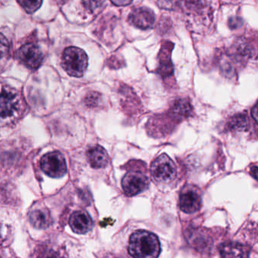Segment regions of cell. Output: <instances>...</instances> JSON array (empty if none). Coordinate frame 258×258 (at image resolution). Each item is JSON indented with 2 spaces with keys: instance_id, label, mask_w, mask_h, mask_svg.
Returning <instances> with one entry per match:
<instances>
[{
  "instance_id": "6da1fadb",
  "label": "cell",
  "mask_w": 258,
  "mask_h": 258,
  "mask_svg": "<svg viewBox=\"0 0 258 258\" xmlns=\"http://www.w3.org/2000/svg\"><path fill=\"white\" fill-rule=\"evenodd\" d=\"M128 252L132 257L138 258L157 257L161 248L156 235L145 230H138L131 236Z\"/></svg>"
},
{
  "instance_id": "7a4b0ae2",
  "label": "cell",
  "mask_w": 258,
  "mask_h": 258,
  "mask_svg": "<svg viewBox=\"0 0 258 258\" xmlns=\"http://www.w3.org/2000/svg\"><path fill=\"white\" fill-rule=\"evenodd\" d=\"M62 67L70 76L83 77L88 67L86 51L78 47H68L62 56Z\"/></svg>"
},
{
  "instance_id": "3957f363",
  "label": "cell",
  "mask_w": 258,
  "mask_h": 258,
  "mask_svg": "<svg viewBox=\"0 0 258 258\" xmlns=\"http://www.w3.org/2000/svg\"><path fill=\"white\" fill-rule=\"evenodd\" d=\"M21 101V95L18 91L3 88L0 91V122L18 118Z\"/></svg>"
},
{
  "instance_id": "277c9868",
  "label": "cell",
  "mask_w": 258,
  "mask_h": 258,
  "mask_svg": "<svg viewBox=\"0 0 258 258\" xmlns=\"http://www.w3.org/2000/svg\"><path fill=\"white\" fill-rule=\"evenodd\" d=\"M150 172L153 178L160 183H169L174 180L177 175L174 162L165 154L159 156L153 161Z\"/></svg>"
},
{
  "instance_id": "5b68a950",
  "label": "cell",
  "mask_w": 258,
  "mask_h": 258,
  "mask_svg": "<svg viewBox=\"0 0 258 258\" xmlns=\"http://www.w3.org/2000/svg\"><path fill=\"white\" fill-rule=\"evenodd\" d=\"M40 165L42 171L52 178H60L67 173L66 161L58 151L45 154L41 159Z\"/></svg>"
},
{
  "instance_id": "8992f818",
  "label": "cell",
  "mask_w": 258,
  "mask_h": 258,
  "mask_svg": "<svg viewBox=\"0 0 258 258\" xmlns=\"http://www.w3.org/2000/svg\"><path fill=\"white\" fill-rule=\"evenodd\" d=\"M148 177L138 171H130L125 174L122 181V189L125 195L135 196L148 188Z\"/></svg>"
},
{
  "instance_id": "52a82bcc",
  "label": "cell",
  "mask_w": 258,
  "mask_h": 258,
  "mask_svg": "<svg viewBox=\"0 0 258 258\" xmlns=\"http://www.w3.org/2000/svg\"><path fill=\"white\" fill-rule=\"evenodd\" d=\"M202 206V196L200 190L194 186H186L180 195V209L186 214L198 212Z\"/></svg>"
},
{
  "instance_id": "ba28073f",
  "label": "cell",
  "mask_w": 258,
  "mask_h": 258,
  "mask_svg": "<svg viewBox=\"0 0 258 258\" xmlns=\"http://www.w3.org/2000/svg\"><path fill=\"white\" fill-rule=\"evenodd\" d=\"M18 59L31 69L39 68L42 62V53L36 44L27 43L21 47L18 53Z\"/></svg>"
},
{
  "instance_id": "9c48e42d",
  "label": "cell",
  "mask_w": 258,
  "mask_h": 258,
  "mask_svg": "<svg viewBox=\"0 0 258 258\" xmlns=\"http://www.w3.org/2000/svg\"><path fill=\"white\" fill-rule=\"evenodd\" d=\"M129 21L135 27L142 30L153 27L155 23V15L151 9L139 7L134 9L129 15Z\"/></svg>"
},
{
  "instance_id": "30bf717a",
  "label": "cell",
  "mask_w": 258,
  "mask_h": 258,
  "mask_svg": "<svg viewBox=\"0 0 258 258\" xmlns=\"http://www.w3.org/2000/svg\"><path fill=\"white\" fill-rule=\"evenodd\" d=\"M69 224L74 233L86 234L92 230L93 221L87 212L77 211L71 215Z\"/></svg>"
},
{
  "instance_id": "8fae6325",
  "label": "cell",
  "mask_w": 258,
  "mask_h": 258,
  "mask_svg": "<svg viewBox=\"0 0 258 258\" xmlns=\"http://www.w3.org/2000/svg\"><path fill=\"white\" fill-rule=\"evenodd\" d=\"M87 159L93 168H104L108 165L109 156L107 151L101 145H94L87 151Z\"/></svg>"
},
{
  "instance_id": "7c38bea8",
  "label": "cell",
  "mask_w": 258,
  "mask_h": 258,
  "mask_svg": "<svg viewBox=\"0 0 258 258\" xmlns=\"http://www.w3.org/2000/svg\"><path fill=\"white\" fill-rule=\"evenodd\" d=\"M220 254L224 257H248L250 251L248 247L238 242H226L219 247Z\"/></svg>"
},
{
  "instance_id": "4fadbf2b",
  "label": "cell",
  "mask_w": 258,
  "mask_h": 258,
  "mask_svg": "<svg viewBox=\"0 0 258 258\" xmlns=\"http://www.w3.org/2000/svg\"><path fill=\"white\" fill-rule=\"evenodd\" d=\"M30 221L36 228H48L51 224L49 211L46 209H37L32 211L30 214Z\"/></svg>"
},
{
  "instance_id": "5bb4252c",
  "label": "cell",
  "mask_w": 258,
  "mask_h": 258,
  "mask_svg": "<svg viewBox=\"0 0 258 258\" xmlns=\"http://www.w3.org/2000/svg\"><path fill=\"white\" fill-rule=\"evenodd\" d=\"M192 112V106L186 99L177 100L171 108V113L173 116L180 119L190 116Z\"/></svg>"
},
{
  "instance_id": "9a60e30c",
  "label": "cell",
  "mask_w": 258,
  "mask_h": 258,
  "mask_svg": "<svg viewBox=\"0 0 258 258\" xmlns=\"http://www.w3.org/2000/svg\"><path fill=\"white\" fill-rule=\"evenodd\" d=\"M228 127L230 130L234 131H247L250 127L249 118L244 114L235 115L229 121Z\"/></svg>"
},
{
  "instance_id": "2e32d148",
  "label": "cell",
  "mask_w": 258,
  "mask_h": 258,
  "mask_svg": "<svg viewBox=\"0 0 258 258\" xmlns=\"http://www.w3.org/2000/svg\"><path fill=\"white\" fill-rule=\"evenodd\" d=\"M18 3L28 13H33L39 9L42 0H18Z\"/></svg>"
},
{
  "instance_id": "e0dca14e",
  "label": "cell",
  "mask_w": 258,
  "mask_h": 258,
  "mask_svg": "<svg viewBox=\"0 0 258 258\" xmlns=\"http://www.w3.org/2000/svg\"><path fill=\"white\" fill-rule=\"evenodd\" d=\"M104 1L105 0H82L83 6L90 12H94L98 8L101 7Z\"/></svg>"
},
{
  "instance_id": "ac0fdd59",
  "label": "cell",
  "mask_w": 258,
  "mask_h": 258,
  "mask_svg": "<svg viewBox=\"0 0 258 258\" xmlns=\"http://www.w3.org/2000/svg\"><path fill=\"white\" fill-rule=\"evenodd\" d=\"M9 44L7 39L0 33V59L6 56L9 51Z\"/></svg>"
},
{
  "instance_id": "d6986e66",
  "label": "cell",
  "mask_w": 258,
  "mask_h": 258,
  "mask_svg": "<svg viewBox=\"0 0 258 258\" xmlns=\"http://www.w3.org/2000/svg\"><path fill=\"white\" fill-rule=\"evenodd\" d=\"M98 98H99V95H98V94L95 93V92H92V94H89V95H88L86 100H87L88 104L95 106L96 100H98Z\"/></svg>"
},
{
  "instance_id": "ffe728a7",
  "label": "cell",
  "mask_w": 258,
  "mask_h": 258,
  "mask_svg": "<svg viewBox=\"0 0 258 258\" xmlns=\"http://www.w3.org/2000/svg\"><path fill=\"white\" fill-rule=\"evenodd\" d=\"M161 6H164V8L171 7L173 5L177 3V0H159Z\"/></svg>"
},
{
  "instance_id": "44dd1931",
  "label": "cell",
  "mask_w": 258,
  "mask_h": 258,
  "mask_svg": "<svg viewBox=\"0 0 258 258\" xmlns=\"http://www.w3.org/2000/svg\"><path fill=\"white\" fill-rule=\"evenodd\" d=\"M115 6H125L132 3V0H110Z\"/></svg>"
},
{
  "instance_id": "7402d4cb",
  "label": "cell",
  "mask_w": 258,
  "mask_h": 258,
  "mask_svg": "<svg viewBox=\"0 0 258 258\" xmlns=\"http://www.w3.org/2000/svg\"><path fill=\"white\" fill-rule=\"evenodd\" d=\"M251 113H252L253 118H254V121L258 124V102L253 107Z\"/></svg>"
},
{
  "instance_id": "603a6c76",
  "label": "cell",
  "mask_w": 258,
  "mask_h": 258,
  "mask_svg": "<svg viewBox=\"0 0 258 258\" xmlns=\"http://www.w3.org/2000/svg\"><path fill=\"white\" fill-rule=\"evenodd\" d=\"M251 175L258 181V167L254 166L250 170Z\"/></svg>"
}]
</instances>
